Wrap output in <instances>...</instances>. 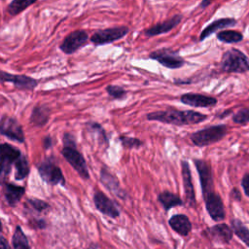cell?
I'll return each instance as SVG.
<instances>
[{
	"instance_id": "ac0fdd59",
	"label": "cell",
	"mask_w": 249,
	"mask_h": 249,
	"mask_svg": "<svg viewBox=\"0 0 249 249\" xmlns=\"http://www.w3.org/2000/svg\"><path fill=\"white\" fill-rule=\"evenodd\" d=\"M182 18H183L182 15H175L162 22H159L147 28L144 31V34L148 37H153V36L160 35L163 33H167L170 30H172L174 27H176L182 21Z\"/></svg>"
},
{
	"instance_id": "4dcf8cb0",
	"label": "cell",
	"mask_w": 249,
	"mask_h": 249,
	"mask_svg": "<svg viewBox=\"0 0 249 249\" xmlns=\"http://www.w3.org/2000/svg\"><path fill=\"white\" fill-rule=\"evenodd\" d=\"M87 125H88V128H89V131L97 134L100 142L108 145V137H107L106 131L104 130V128L99 124H97L95 122H89L87 124Z\"/></svg>"
},
{
	"instance_id": "9a60e30c",
	"label": "cell",
	"mask_w": 249,
	"mask_h": 249,
	"mask_svg": "<svg viewBox=\"0 0 249 249\" xmlns=\"http://www.w3.org/2000/svg\"><path fill=\"white\" fill-rule=\"evenodd\" d=\"M181 174L183 179V188L185 193L186 203L189 207H196V191L193 183L192 172L190 168V164L187 160H181Z\"/></svg>"
},
{
	"instance_id": "8992f818",
	"label": "cell",
	"mask_w": 249,
	"mask_h": 249,
	"mask_svg": "<svg viewBox=\"0 0 249 249\" xmlns=\"http://www.w3.org/2000/svg\"><path fill=\"white\" fill-rule=\"evenodd\" d=\"M38 172L42 180L52 186H65V178L60 167L56 164L53 158H47L37 166Z\"/></svg>"
},
{
	"instance_id": "277c9868",
	"label": "cell",
	"mask_w": 249,
	"mask_h": 249,
	"mask_svg": "<svg viewBox=\"0 0 249 249\" xmlns=\"http://www.w3.org/2000/svg\"><path fill=\"white\" fill-rule=\"evenodd\" d=\"M227 124H214L193 132L190 135L192 143L196 147H205L222 140L228 133Z\"/></svg>"
},
{
	"instance_id": "8d00e7d4",
	"label": "cell",
	"mask_w": 249,
	"mask_h": 249,
	"mask_svg": "<svg viewBox=\"0 0 249 249\" xmlns=\"http://www.w3.org/2000/svg\"><path fill=\"white\" fill-rule=\"evenodd\" d=\"M230 197L233 201H237V202L240 201L242 199V196H241V193H240L239 189L236 188V187L231 188V190L230 192Z\"/></svg>"
},
{
	"instance_id": "ba28073f",
	"label": "cell",
	"mask_w": 249,
	"mask_h": 249,
	"mask_svg": "<svg viewBox=\"0 0 249 249\" xmlns=\"http://www.w3.org/2000/svg\"><path fill=\"white\" fill-rule=\"evenodd\" d=\"M129 32L126 26H116L106 29H100L95 31L89 38L90 42L94 46H102L111 44L121 38H124Z\"/></svg>"
},
{
	"instance_id": "6da1fadb",
	"label": "cell",
	"mask_w": 249,
	"mask_h": 249,
	"mask_svg": "<svg viewBox=\"0 0 249 249\" xmlns=\"http://www.w3.org/2000/svg\"><path fill=\"white\" fill-rule=\"evenodd\" d=\"M147 120L157 121L160 123L173 124L177 126L196 124L206 120L207 116L194 110H178L169 107L162 111H156L147 114Z\"/></svg>"
},
{
	"instance_id": "ffe728a7",
	"label": "cell",
	"mask_w": 249,
	"mask_h": 249,
	"mask_svg": "<svg viewBox=\"0 0 249 249\" xmlns=\"http://www.w3.org/2000/svg\"><path fill=\"white\" fill-rule=\"evenodd\" d=\"M168 225L181 236H188L193 229L192 222L185 214H175L171 216L168 220Z\"/></svg>"
},
{
	"instance_id": "5b68a950",
	"label": "cell",
	"mask_w": 249,
	"mask_h": 249,
	"mask_svg": "<svg viewBox=\"0 0 249 249\" xmlns=\"http://www.w3.org/2000/svg\"><path fill=\"white\" fill-rule=\"evenodd\" d=\"M21 155L17 147L8 143L0 144V185L7 183L12 164H15Z\"/></svg>"
},
{
	"instance_id": "44dd1931",
	"label": "cell",
	"mask_w": 249,
	"mask_h": 249,
	"mask_svg": "<svg viewBox=\"0 0 249 249\" xmlns=\"http://www.w3.org/2000/svg\"><path fill=\"white\" fill-rule=\"evenodd\" d=\"M237 23L235 18H218L213 20L210 24H208L201 32L199 35V41H203L206 38H208L210 35L213 33L217 32L218 30L225 29L227 27H232Z\"/></svg>"
},
{
	"instance_id": "7402d4cb",
	"label": "cell",
	"mask_w": 249,
	"mask_h": 249,
	"mask_svg": "<svg viewBox=\"0 0 249 249\" xmlns=\"http://www.w3.org/2000/svg\"><path fill=\"white\" fill-rule=\"evenodd\" d=\"M100 181L101 183L112 193H114L117 196L124 198L125 193L120 187V182L118 178L110 172L107 167H102L100 171Z\"/></svg>"
},
{
	"instance_id": "52a82bcc",
	"label": "cell",
	"mask_w": 249,
	"mask_h": 249,
	"mask_svg": "<svg viewBox=\"0 0 249 249\" xmlns=\"http://www.w3.org/2000/svg\"><path fill=\"white\" fill-rule=\"evenodd\" d=\"M149 58L158 61L160 64L168 69H178L186 63V60L179 54L177 51L169 48H162L150 53Z\"/></svg>"
},
{
	"instance_id": "3957f363",
	"label": "cell",
	"mask_w": 249,
	"mask_h": 249,
	"mask_svg": "<svg viewBox=\"0 0 249 249\" xmlns=\"http://www.w3.org/2000/svg\"><path fill=\"white\" fill-rule=\"evenodd\" d=\"M220 67L226 73H246L249 71V57L241 51L232 48L223 53Z\"/></svg>"
},
{
	"instance_id": "d4e9b609",
	"label": "cell",
	"mask_w": 249,
	"mask_h": 249,
	"mask_svg": "<svg viewBox=\"0 0 249 249\" xmlns=\"http://www.w3.org/2000/svg\"><path fill=\"white\" fill-rule=\"evenodd\" d=\"M231 228L233 234H235L247 247H249V229L244 225V223L237 218H232L231 220Z\"/></svg>"
},
{
	"instance_id": "30bf717a",
	"label": "cell",
	"mask_w": 249,
	"mask_h": 249,
	"mask_svg": "<svg viewBox=\"0 0 249 249\" xmlns=\"http://www.w3.org/2000/svg\"><path fill=\"white\" fill-rule=\"evenodd\" d=\"M201 235L214 243L229 244L232 239L233 232L231 226L225 223H221L205 228L201 231Z\"/></svg>"
},
{
	"instance_id": "4fadbf2b",
	"label": "cell",
	"mask_w": 249,
	"mask_h": 249,
	"mask_svg": "<svg viewBox=\"0 0 249 249\" xmlns=\"http://www.w3.org/2000/svg\"><path fill=\"white\" fill-rule=\"evenodd\" d=\"M205 202V208L210 218L215 222L223 221L226 218V210L221 196L214 192L209 193L203 196Z\"/></svg>"
},
{
	"instance_id": "d6a6232c",
	"label": "cell",
	"mask_w": 249,
	"mask_h": 249,
	"mask_svg": "<svg viewBox=\"0 0 249 249\" xmlns=\"http://www.w3.org/2000/svg\"><path fill=\"white\" fill-rule=\"evenodd\" d=\"M105 89L107 93L114 99H122L127 93V91L124 88L117 85H109L106 87Z\"/></svg>"
},
{
	"instance_id": "f1b7e54d",
	"label": "cell",
	"mask_w": 249,
	"mask_h": 249,
	"mask_svg": "<svg viewBox=\"0 0 249 249\" xmlns=\"http://www.w3.org/2000/svg\"><path fill=\"white\" fill-rule=\"evenodd\" d=\"M37 0H12V2L8 5V13L12 16L18 15L26 8L34 4Z\"/></svg>"
},
{
	"instance_id": "1f68e13d",
	"label": "cell",
	"mask_w": 249,
	"mask_h": 249,
	"mask_svg": "<svg viewBox=\"0 0 249 249\" xmlns=\"http://www.w3.org/2000/svg\"><path fill=\"white\" fill-rule=\"evenodd\" d=\"M123 147L127 148V149H133V148H139L143 145V142L136 138V137H130L126 135H120L119 137Z\"/></svg>"
},
{
	"instance_id": "d6986e66",
	"label": "cell",
	"mask_w": 249,
	"mask_h": 249,
	"mask_svg": "<svg viewBox=\"0 0 249 249\" xmlns=\"http://www.w3.org/2000/svg\"><path fill=\"white\" fill-rule=\"evenodd\" d=\"M25 193V188L13 183H6L3 185L2 195L6 203L10 206H16Z\"/></svg>"
},
{
	"instance_id": "2e32d148",
	"label": "cell",
	"mask_w": 249,
	"mask_h": 249,
	"mask_svg": "<svg viewBox=\"0 0 249 249\" xmlns=\"http://www.w3.org/2000/svg\"><path fill=\"white\" fill-rule=\"evenodd\" d=\"M93 202H94L95 208L100 213H102L110 218L116 219L121 214L117 204L111 198H109L106 195H104V193H102L101 191H96L94 193Z\"/></svg>"
},
{
	"instance_id": "b9f144b4",
	"label": "cell",
	"mask_w": 249,
	"mask_h": 249,
	"mask_svg": "<svg viewBox=\"0 0 249 249\" xmlns=\"http://www.w3.org/2000/svg\"><path fill=\"white\" fill-rule=\"evenodd\" d=\"M2 230H3V228H2V222H1V220H0V232L2 231Z\"/></svg>"
},
{
	"instance_id": "e0dca14e",
	"label": "cell",
	"mask_w": 249,
	"mask_h": 249,
	"mask_svg": "<svg viewBox=\"0 0 249 249\" xmlns=\"http://www.w3.org/2000/svg\"><path fill=\"white\" fill-rule=\"evenodd\" d=\"M180 101L183 104H186L192 107H200V108L212 107L217 104V99L215 97L201 94V93H194V92H188V93L182 94L180 96Z\"/></svg>"
},
{
	"instance_id": "ab89813d",
	"label": "cell",
	"mask_w": 249,
	"mask_h": 249,
	"mask_svg": "<svg viewBox=\"0 0 249 249\" xmlns=\"http://www.w3.org/2000/svg\"><path fill=\"white\" fill-rule=\"evenodd\" d=\"M214 0H202L199 4V8L201 9H205L206 7H208Z\"/></svg>"
},
{
	"instance_id": "e575fe53",
	"label": "cell",
	"mask_w": 249,
	"mask_h": 249,
	"mask_svg": "<svg viewBox=\"0 0 249 249\" xmlns=\"http://www.w3.org/2000/svg\"><path fill=\"white\" fill-rule=\"evenodd\" d=\"M28 225L32 229L40 230L45 229L47 227V222L43 218H32L28 221Z\"/></svg>"
},
{
	"instance_id": "83f0119b",
	"label": "cell",
	"mask_w": 249,
	"mask_h": 249,
	"mask_svg": "<svg viewBox=\"0 0 249 249\" xmlns=\"http://www.w3.org/2000/svg\"><path fill=\"white\" fill-rule=\"evenodd\" d=\"M217 39L223 43L233 44L243 40V35L236 30H222L217 33Z\"/></svg>"
},
{
	"instance_id": "60d3db41",
	"label": "cell",
	"mask_w": 249,
	"mask_h": 249,
	"mask_svg": "<svg viewBox=\"0 0 249 249\" xmlns=\"http://www.w3.org/2000/svg\"><path fill=\"white\" fill-rule=\"evenodd\" d=\"M89 249H98V244L95 242H91L89 246Z\"/></svg>"
},
{
	"instance_id": "484cf974",
	"label": "cell",
	"mask_w": 249,
	"mask_h": 249,
	"mask_svg": "<svg viewBox=\"0 0 249 249\" xmlns=\"http://www.w3.org/2000/svg\"><path fill=\"white\" fill-rule=\"evenodd\" d=\"M12 244L14 249H31L28 238L20 226H17L12 236Z\"/></svg>"
},
{
	"instance_id": "7a4b0ae2",
	"label": "cell",
	"mask_w": 249,
	"mask_h": 249,
	"mask_svg": "<svg viewBox=\"0 0 249 249\" xmlns=\"http://www.w3.org/2000/svg\"><path fill=\"white\" fill-rule=\"evenodd\" d=\"M61 154L66 161H68V163L84 180H88L89 178V172L86 160L78 151L74 136L69 132H66L63 135V148L61 150Z\"/></svg>"
},
{
	"instance_id": "f546056e",
	"label": "cell",
	"mask_w": 249,
	"mask_h": 249,
	"mask_svg": "<svg viewBox=\"0 0 249 249\" xmlns=\"http://www.w3.org/2000/svg\"><path fill=\"white\" fill-rule=\"evenodd\" d=\"M25 207H28L29 210L32 211H36L38 213H43V212H47L50 209V204L42 199L39 198H35V197H31L28 198L24 204Z\"/></svg>"
},
{
	"instance_id": "4316f807",
	"label": "cell",
	"mask_w": 249,
	"mask_h": 249,
	"mask_svg": "<svg viewBox=\"0 0 249 249\" xmlns=\"http://www.w3.org/2000/svg\"><path fill=\"white\" fill-rule=\"evenodd\" d=\"M15 168H16V172H15L16 180H23L28 176L30 168H29L28 160L24 155H21L18 159V160L15 163Z\"/></svg>"
},
{
	"instance_id": "d590c367",
	"label": "cell",
	"mask_w": 249,
	"mask_h": 249,
	"mask_svg": "<svg viewBox=\"0 0 249 249\" xmlns=\"http://www.w3.org/2000/svg\"><path fill=\"white\" fill-rule=\"evenodd\" d=\"M240 184H241V187L243 189V192H244L245 196L249 197V172L245 173L243 175V177L241 178Z\"/></svg>"
},
{
	"instance_id": "836d02e7",
	"label": "cell",
	"mask_w": 249,
	"mask_h": 249,
	"mask_svg": "<svg viewBox=\"0 0 249 249\" xmlns=\"http://www.w3.org/2000/svg\"><path fill=\"white\" fill-rule=\"evenodd\" d=\"M232 122L239 124H244L249 122V107H245L237 111L232 116Z\"/></svg>"
},
{
	"instance_id": "7c38bea8",
	"label": "cell",
	"mask_w": 249,
	"mask_h": 249,
	"mask_svg": "<svg viewBox=\"0 0 249 249\" xmlns=\"http://www.w3.org/2000/svg\"><path fill=\"white\" fill-rule=\"evenodd\" d=\"M89 41V35L85 30H75L69 33L59 45V49L66 54H71L77 52L82 47L86 46Z\"/></svg>"
},
{
	"instance_id": "5bb4252c",
	"label": "cell",
	"mask_w": 249,
	"mask_h": 249,
	"mask_svg": "<svg viewBox=\"0 0 249 249\" xmlns=\"http://www.w3.org/2000/svg\"><path fill=\"white\" fill-rule=\"evenodd\" d=\"M11 83L20 90H32L38 86V80L27 75H15L0 70V83Z\"/></svg>"
},
{
	"instance_id": "9c48e42d",
	"label": "cell",
	"mask_w": 249,
	"mask_h": 249,
	"mask_svg": "<svg viewBox=\"0 0 249 249\" xmlns=\"http://www.w3.org/2000/svg\"><path fill=\"white\" fill-rule=\"evenodd\" d=\"M193 161L198 174L202 196H205L209 193L214 192V180L211 164L202 159H194Z\"/></svg>"
},
{
	"instance_id": "f35d334b",
	"label": "cell",
	"mask_w": 249,
	"mask_h": 249,
	"mask_svg": "<svg viewBox=\"0 0 249 249\" xmlns=\"http://www.w3.org/2000/svg\"><path fill=\"white\" fill-rule=\"evenodd\" d=\"M0 249H12L6 237H4L0 232Z\"/></svg>"
},
{
	"instance_id": "603a6c76",
	"label": "cell",
	"mask_w": 249,
	"mask_h": 249,
	"mask_svg": "<svg viewBox=\"0 0 249 249\" xmlns=\"http://www.w3.org/2000/svg\"><path fill=\"white\" fill-rule=\"evenodd\" d=\"M157 199L165 211H168L173 207L182 206V205L185 204L183 199L177 194H174V193L169 192V191L160 192L158 195Z\"/></svg>"
},
{
	"instance_id": "74e56055",
	"label": "cell",
	"mask_w": 249,
	"mask_h": 249,
	"mask_svg": "<svg viewBox=\"0 0 249 249\" xmlns=\"http://www.w3.org/2000/svg\"><path fill=\"white\" fill-rule=\"evenodd\" d=\"M53 146V139L50 135H47L43 138V147L45 150H48L50 148H52Z\"/></svg>"
},
{
	"instance_id": "cb8c5ba5",
	"label": "cell",
	"mask_w": 249,
	"mask_h": 249,
	"mask_svg": "<svg viewBox=\"0 0 249 249\" xmlns=\"http://www.w3.org/2000/svg\"><path fill=\"white\" fill-rule=\"evenodd\" d=\"M50 108L46 105H36L32 109L30 115V122L33 125L42 127L44 126L50 119Z\"/></svg>"
},
{
	"instance_id": "8fae6325",
	"label": "cell",
	"mask_w": 249,
	"mask_h": 249,
	"mask_svg": "<svg viewBox=\"0 0 249 249\" xmlns=\"http://www.w3.org/2000/svg\"><path fill=\"white\" fill-rule=\"evenodd\" d=\"M0 134L18 143H23L25 140L21 124L15 118L7 115L0 119Z\"/></svg>"
}]
</instances>
